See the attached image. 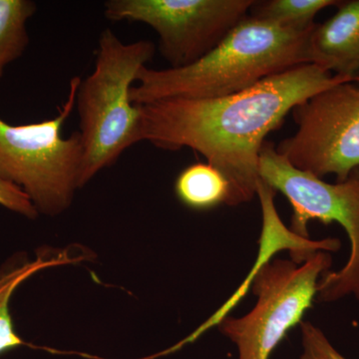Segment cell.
<instances>
[{
	"label": "cell",
	"mask_w": 359,
	"mask_h": 359,
	"mask_svg": "<svg viewBox=\"0 0 359 359\" xmlns=\"http://www.w3.org/2000/svg\"><path fill=\"white\" fill-rule=\"evenodd\" d=\"M155 51L149 40L125 43L110 28L101 32L94 69L80 79L75 102L83 146L81 188L142 141L141 107L130 92Z\"/></svg>",
	"instance_id": "3"
},
{
	"label": "cell",
	"mask_w": 359,
	"mask_h": 359,
	"mask_svg": "<svg viewBox=\"0 0 359 359\" xmlns=\"http://www.w3.org/2000/svg\"><path fill=\"white\" fill-rule=\"evenodd\" d=\"M302 353L301 359H346L340 354L323 330L309 321L301 323Z\"/></svg>",
	"instance_id": "14"
},
{
	"label": "cell",
	"mask_w": 359,
	"mask_h": 359,
	"mask_svg": "<svg viewBox=\"0 0 359 359\" xmlns=\"http://www.w3.org/2000/svg\"><path fill=\"white\" fill-rule=\"evenodd\" d=\"M330 252H316L299 266L292 261L275 259L262 263L248 276L250 280L236 292L237 304L250 285L257 297L255 308L240 318L224 316L219 332L238 347V359H269L292 328L301 325L304 314L313 308L321 276L330 271Z\"/></svg>",
	"instance_id": "6"
},
{
	"label": "cell",
	"mask_w": 359,
	"mask_h": 359,
	"mask_svg": "<svg viewBox=\"0 0 359 359\" xmlns=\"http://www.w3.org/2000/svg\"><path fill=\"white\" fill-rule=\"evenodd\" d=\"M339 0H255L249 15L256 20L292 29H309L323 9L337 6Z\"/></svg>",
	"instance_id": "13"
},
{
	"label": "cell",
	"mask_w": 359,
	"mask_h": 359,
	"mask_svg": "<svg viewBox=\"0 0 359 359\" xmlns=\"http://www.w3.org/2000/svg\"><path fill=\"white\" fill-rule=\"evenodd\" d=\"M36 9L32 0H0V78L25 53L29 43L26 25Z\"/></svg>",
	"instance_id": "12"
},
{
	"label": "cell",
	"mask_w": 359,
	"mask_h": 359,
	"mask_svg": "<svg viewBox=\"0 0 359 359\" xmlns=\"http://www.w3.org/2000/svg\"><path fill=\"white\" fill-rule=\"evenodd\" d=\"M87 259V254L74 252L72 249L45 247L40 248L34 259H30L27 252H18L0 266V354L26 344L16 332L11 313V297L15 290L39 271Z\"/></svg>",
	"instance_id": "10"
},
{
	"label": "cell",
	"mask_w": 359,
	"mask_h": 359,
	"mask_svg": "<svg viewBox=\"0 0 359 359\" xmlns=\"http://www.w3.org/2000/svg\"><path fill=\"white\" fill-rule=\"evenodd\" d=\"M359 77L304 65L238 93L217 98H174L140 105L141 140L167 151L189 148L204 156L230 187L226 205L257 196L259 154L266 136L297 106L323 90Z\"/></svg>",
	"instance_id": "1"
},
{
	"label": "cell",
	"mask_w": 359,
	"mask_h": 359,
	"mask_svg": "<svg viewBox=\"0 0 359 359\" xmlns=\"http://www.w3.org/2000/svg\"><path fill=\"white\" fill-rule=\"evenodd\" d=\"M175 193L186 207L195 211H207L226 205L230 187L217 168L209 163H196L178 175Z\"/></svg>",
	"instance_id": "11"
},
{
	"label": "cell",
	"mask_w": 359,
	"mask_h": 359,
	"mask_svg": "<svg viewBox=\"0 0 359 359\" xmlns=\"http://www.w3.org/2000/svg\"><path fill=\"white\" fill-rule=\"evenodd\" d=\"M80 79L71 80L67 99L52 119L25 125L0 119V177L20 188L39 215L67 211L81 189V137L79 132L68 138L61 134L74 110Z\"/></svg>",
	"instance_id": "4"
},
{
	"label": "cell",
	"mask_w": 359,
	"mask_h": 359,
	"mask_svg": "<svg viewBox=\"0 0 359 359\" xmlns=\"http://www.w3.org/2000/svg\"><path fill=\"white\" fill-rule=\"evenodd\" d=\"M297 130L276 150L318 178L344 182L359 168V83L346 82L311 97L292 110Z\"/></svg>",
	"instance_id": "8"
},
{
	"label": "cell",
	"mask_w": 359,
	"mask_h": 359,
	"mask_svg": "<svg viewBox=\"0 0 359 359\" xmlns=\"http://www.w3.org/2000/svg\"><path fill=\"white\" fill-rule=\"evenodd\" d=\"M0 205L29 219L39 216L32 201L18 186L9 183L0 177Z\"/></svg>",
	"instance_id": "15"
},
{
	"label": "cell",
	"mask_w": 359,
	"mask_h": 359,
	"mask_svg": "<svg viewBox=\"0 0 359 359\" xmlns=\"http://www.w3.org/2000/svg\"><path fill=\"white\" fill-rule=\"evenodd\" d=\"M337 7L311 32L309 65L339 76L359 77V0L340 1Z\"/></svg>",
	"instance_id": "9"
},
{
	"label": "cell",
	"mask_w": 359,
	"mask_h": 359,
	"mask_svg": "<svg viewBox=\"0 0 359 359\" xmlns=\"http://www.w3.org/2000/svg\"><path fill=\"white\" fill-rule=\"evenodd\" d=\"M255 0H108L104 16L150 26L170 68L204 57L249 16Z\"/></svg>",
	"instance_id": "7"
},
{
	"label": "cell",
	"mask_w": 359,
	"mask_h": 359,
	"mask_svg": "<svg viewBox=\"0 0 359 359\" xmlns=\"http://www.w3.org/2000/svg\"><path fill=\"white\" fill-rule=\"evenodd\" d=\"M259 179L289 200L292 208L290 231L309 238L308 224H339L351 243L346 266L339 271H327L321 276L316 299L323 302L339 301L347 295L359 299V168L348 178L327 183L309 172L297 169L276 150L271 142H264L259 154Z\"/></svg>",
	"instance_id": "5"
},
{
	"label": "cell",
	"mask_w": 359,
	"mask_h": 359,
	"mask_svg": "<svg viewBox=\"0 0 359 359\" xmlns=\"http://www.w3.org/2000/svg\"><path fill=\"white\" fill-rule=\"evenodd\" d=\"M316 25L297 30L248 16L212 51L180 68H143L132 87L135 105L165 99L217 98L238 93L285 71L309 65Z\"/></svg>",
	"instance_id": "2"
}]
</instances>
